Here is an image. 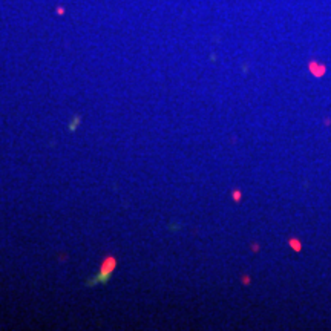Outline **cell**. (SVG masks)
Here are the masks:
<instances>
[{"mask_svg":"<svg viewBox=\"0 0 331 331\" xmlns=\"http://www.w3.org/2000/svg\"><path fill=\"white\" fill-rule=\"evenodd\" d=\"M78 124H80V117H78V115H75V117L72 118V123L69 124V129L74 132V130H75V127H77Z\"/></svg>","mask_w":331,"mask_h":331,"instance_id":"7a4b0ae2","label":"cell"},{"mask_svg":"<svg viewBox=\"0 0 331 331\" xmlns=\"http://www.w3.org/2000/svg\"><path fill=\"white\" fill-rule=\"evenodd\" d=\"M117 268V259L113 256H107L104 258V261L101 262V267H100V273L97 278H94L91 284H98V282H106L107 279L111 278V274L113 273V270Z\"/></svg>","mask_w":331,"mask_h":331,"instance_id":"6da1fadb","label":"cell"}]
</instances>
